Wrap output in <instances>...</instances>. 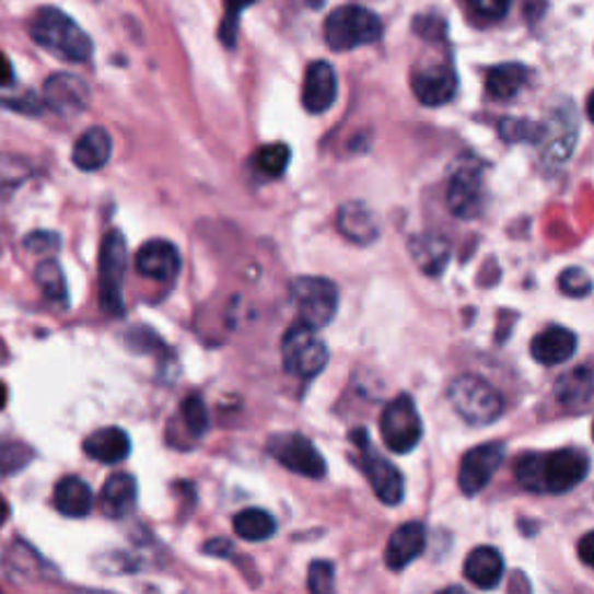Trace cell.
Instances as JSON below:
<instances>
[{
  "label": "cell",
  "mask_w": 594,
  "mask_h": 594,
  "mask_svg": "<svg viewBox=\"0 0 594 594\" xmlns=\"http://www.w3.org/2000/svg\"><path fill=\"white\" fill-rule=\"evenodd\" d=\"M31 37L43 49L72 63L91 59L93 43L86 31L59 8H40L31 19Z\"/></svg>",
  "instance_id": "1"
},
{
  "label": "cell",
  "mask_w": 594,
  "mask_h": 594,
  "mask_svg": "<svg viewBox=\"0 0 594 594\" xmlns=\"http://www.w3.org/2000/svg\"><path fill=\"white\" fill-rule=\"evenodd\" d=\"M449 399L457 416L469 426H490L504 411V397L488 381L478 376H459L451 383Z\"/></svg>",
  "instance_id": "2"
},
{
  "label": "cell",
  "mask_w": 594,
  "mask_h": 594,
  "mask_svg": "<svg viewBox=\"0 0 594 594\" xmlns=\"http://www.w3.org/2000/svg\"><path fill=\"white\" fill-rule=\"evenodd\" d=\"M383 24L381 19L358 5H347L335 10L325 22V40L335 51H351L362 45H374L381 40Z\"/></svg>",
  "instance_id": "3"
},
{
  "label": "cell",
  "mask_w": 594,
  "mask_h": 594,
  "mask_svg": "<svg viewBox=\"0 0 594 594\" xmlns=\"http://www.w3.org/2000/svg\"><path fill=\"white\" fill-rule=\"evenodd\" d=\"M281 356L286 372L300 378H312L328 365V347H325L316 330L304 323H295L283 335Z\"/></svg>",
  "instance_id": "4"
},
{
  "label": "cell",
  "mask_w": 594,
  "mask_h": 594,
  "mask_svg": "<svg viewBox=\"0 0 594 594\" xmlns=\"http://www.w3.org/2000/svg\"><path fill=\"white\" fill-rule=\"evenodd\" d=\"M383 444L393 453H411L423 436V420L409 395H397L391 399L378 420Z\"/></svg>",
  "instance_id": "5"
},
{
  "label": "cell",
  "mask_w": 594,
  "mask_h": 594,
  "mask_svg": "<svg viewBox=\"0 0 594 594\" xmlns=\"http://www.w3.org/2000/svg\"><path fill=\"white\" fill-rule=\"evenodd\" d=\"M128 246L119 230H109L101 246V304L107 314H124V279Z\"/></svg>",
  "instance_id": "6"
},
{
  "label": "cell",
  "mask_w": 594,
  "mask_h": 594,
  "mask_svg": "<svg viewBox=\"0 0 594 594\" xmlns=\"http://www.w3.org/2000/svg\"><path fill=\"white\" fill-rule=\"evenodd\" d=\"M293 300L298 306L300 323L321 330L337 314L339 291L333 281L323 277H300L293 283Z\"/></svg>",
  "instance_id": "7"
},
{
  "label": "cell",
  "mask_w": 594,
  "mask_h": 594,
  "mask_svg": "<svg viewBox=\"0 0 594 594\" xmlns=\"http://www.w3.org/2000/svg\"><path fill=\"white\" fill-rule=\"evenodd\" d=\"M353 442L360 449L362 469H365L368 481L374 488L378 500L388 506H395L405 500V478H401L399 469L391 463V459H386L374 451V446L370 444V439H368V432L356 430Z\"/></svg>",
  "instance_id": "8"
},
{
  "label": "cell",
  "mask_w": 594,
  "mask_h": 594,
  "mask_svg": "<svg viewBox=\"0 0 594 594\" xmlns=\"http://www.w3.org/2000/svg\"><path fill=\"white\" fill-rule=\"evenodd\" d=\"M267 451L279 465L306 478H323L328 469L318 449L302 434H275L267 442Z\"/></svg>",
  "instance_id": "9"
},
{
  "label": "cell",
  "mask_w": 594,
  "mask_h": 594,
  "mask_svg": "<svg viewBox=\"0 0 594 594\" xmlns=\"http://www.w3.org/2000/svg\"><path fill=\"white\" fill-rule=\"evenodd\" d=\"M590 459L579 449H560L541 455V484L544 492L562 494L576 488L587 476Z\"/></svg>",
  "instance_id": "10"
},
{
  "label": "cell",
  "mask_w": 594,
  "mask_h": 594,
  "mask_svg": "<svg viewBox=\"0 0 594 594\" xmlns=\"http://www.w3.org/2000/svg\"><path fill=\"white\" fill-rule=\"evenodd\" d=\"M446 200L457 219H476L481 214L486 202L484 170L476 165H459L449 182Z\"/></svg>",
  "instance_id": "11"
},
{
  "label": "cell",
  "mask_w": 594,
  "mask_h": 594,
  "mask_svg": "<svg viewBox=\"0 0 594 594\" xmlns=\"http://www.w3.org/2000/svg\"><path fill=\"white\" fill-rule=\"evenodd\" d=\"M504 453L506 449L500 442L481 444L471 449L463 457V465H459V490H463L467 497L481 492L490 484L494 471L504 463Z\"/></svg>",
  "instance_id": "12"
},
{
  "label": "cell",
  "mask_w": 594,
  "mask_h": 594,
  "mask_svg": "<svg viewBox=\"0 0 594 594\" xmlns=\"http://www.w3.org/2000/svg\"><path fill=\"white\" fill-rule=\"evenodd\" d=\"M45 103L63 117L82 114L91 103L89 84L70 72H56L45 82Z\"/></svg>",
  "instance_id": "13"
},
{
  "label": "cell",
  "mask_w": 594,
  "mask_h": 594,
  "mask_svg": "<svg viewBox=\"0 0 594 594\" xmlns=\"http://www.w3.org/2000/svg\"><path fill=\"white\" fill-rule=\"evenodd\" d=\"M136 267L142 277L153 281H172L179 275L182 258L177 246L167 240H151L140 246L136 256Z\"/></svg>",
  "instance_id": "14"
},
{
  "label": "cell",
  "mask_w": 594,
  "mask_h": 594,
  "mask_svg": "<svg viewBox=\"0 0 594 594\" xmlns=\"http://www.w3.org/2000/svg\"><path fill=\"white\" fill-rule=\"evenodd\" d=\"M337 101V74L330 63L314 61L304 72L302 86V105L306 112L323 114L328 112Z\"/></svg>",
  "instance_id": "15"
},
{
  "label": "cell",
  "mask_w": 594,
  "mask_h": 594,
  "mask_svg": "<svg viewBox=\"0 0 594 594\" xmlns=\"http://www.w3.org/2000/svg\"><path fill=\"white\" fill-rule=\"evenodd\" d=\"M457 89V77L451 66H434L420 70L414 77V93L418 103L426 107H442L453 101Z\"/></svg>",
  "instance_id": "16"
},
{
  "label": "cell",
  "mask_w": 594,
  "mask_h": 594,
  "mask_svg": "<svg viewBox=\"0 0 594 594\" xmlns=\"http://www.w3.org/2000/svg\"><path fill=\"white\" fill-rule=\"evenodd\" d=\"M426 541H428V534H426V527L420 523L399 525L393 532L388 548H386L388 569H393V571L407 569L418 558V555L426 550Z\"/></svg>",
  "instance_id": "17"
},
{
  "label": "cell",
  "mask_w": 594,
  "mask_h": 594,
  "mask_svg": "<svg viewBox=\"0 0 594 594\" xmlns=\"http://www.w3.org/2000/svg\"><path fill=\"white\" fill-rule=\"evenodd\" d=\"M579 339L571 330L552 325L532 339V358L541 365H562L576 353Z\"/></svg>",
  "instance_id": "18"
},
{
  "label": "cell",
  "mask_w": 594,
  "mask_h": 594,
  "mask_svg": "<svg viewBox=\"0 0 594 594\" xmlns=\"http://www.w3.org/2000/svg\"><path fill=\"white\" fill-rule=\"evenodd\" d=\"M337 225H339V233L343 237L351 240L353 244H360V246L372 244L381 233L378 219L365 202H347V205H343L339 209Z\"/></svg>",
  "instance_id": "19"
},
{
  "label": "cell",
  "mask_w": 594,
  "mask_h": 594,
  "mask_svg": "<svg viewBox=\"0 0 594 594\" xmlns=\"http://www.w3.org/2000/svg\"><path fill=\"white\" fill-rule=\"evenodd\" d=\"M112 156V138L103 126H93L82 132L72 147V163L82 172L101 170Z\"/></svg>",
  "instance_id": "20"
},
{
  "label": "cell",
  "mask_w": 594,
  "mask_h": 594,
  "mask_svg": "<svg viewBox=\"0 0 594 594\" xmlns=\"http://www.w3.org/2000/svg\"><path fill=\"white\" fill-rule=\"evenodd\" d=\"M465 576L469 583H474L481 590H492L500 585L504 576V558L500 555V550H494L490 546L474 548L467 555Z\"/></svg>",
  "instance_id": "21"
},
{
  "label": "cell",
  "mask_w": 594,
  "mask_h": 594,
  "mask_svg": "<svg viewBox=\"0 0 594 594\" xmlns=\"http://www.w3.org/2000/svg\"><path fill=\"white\" fill-rule=\"evenodd\" d=\"M101 504L109 519H126L138 504V481L130 474H112L101 492Z\"/></svg>",
  "instance_id": "22"
},
{
  "label": "cell",
  "mask_w": 594,
  "mask_h": 594,
  "mask_svg": "<svg viewBox=\"0 0 594 594\" xmlns=\"http://www.w3.org/2000/svg\"><path fill=\"white\" fill-rule=\"evenodd\" d=\"M54 504L68 519H84L93 509V490L80 476H66L54 488Z\"/></svg>",
  "instance_id": "23"
},
{
  "label": "cell",
  "mask_w": 594,
  "mask_h": 594,
  "mask_svg": "<svg viewBox=\"0 0 594 594\" xmlns=\"http://www.w3.org/2000/svg\"><path fill=\"white\" fill-rule=\"evenodd\" d=\"M84 453L98 463L114 465L130 455V436L121 428H103L86 436Z\"/></svg>",
  "instance_id": "24"
},
{
  "label": "cell",
  "mask_w": 594,
  "mask_h": 594,
  "mask_svg": "<svg viewBox=\"0 0 594 594\" xmlns=\"http://www.w3.org/2000/svg\"><path fill=\"white\" fill-rule=\"evenodd\" d=\"M409 252L414 263L430 277H436L444 272V267L449 265L451 258V248L449 244L436 237V235H418L411 240Z\"/></svg>",
  "instance_id": "25"
},
{
  "label": "cell",
  "mask_w": 594,
  "mask_h": 594,
  "mask_svg": "<svg viewBox=\"0 0 594 594\" xmlns=\"http://www.w3.org/2000/svg\"><path fill=\"white\" fill-rule=\"evenodd\" d=\"M529 70L521 63H502L494 66L486 77V91L492 101H511L525 86Z\"/></svg>",
  "instance_id": "26"
},
{
  "label": "cell",
  "mask_w": 594,
  "mask_h": 594,
  "mask_svg": "<svg viewBox=\"0 0 594 594\" xmlns=\"http://www.w3.org/2000/svg\"><path fill=\"white\" fill-rule=\"evenodd\" d=\"M233 527L237 536L246 541H267L277 532V523L267 511L263 509H244L235 515Z\"/></svg>",
  "instance_id": "27"
},
{
  "label": "cell",
  "mask_w": 594,
  "mask_h": 594,
  "mask_svg": "<svg viewBox=\"0 0 594 594\" xmlns=\"http://www.w3.org/2000/svg\"><path fill=\"white\" fill-rule=\"evenodd\" d=\"M37 283H40V289L45 291V295L54 302H66L68 298V286H66V277L61 272L59 263L54 260H45L43 265H37L35 272Z\"/></svg>",
  "instance_id": "28"
},
{
  "label": "cell",
  "mask_w": 594,
  "mask_h": 594,
  "mask_svg": "<svg viewBox=\"0 0 594 594\" xmlns=\"http://www.w3.org/2000/svg\"><path fill=\"white\" fill-rule=\"evenodd\" d=\"M515 481L521 484V488L541 494L544 484H541V455L539 453H525L519 463H515Z\"/></svg>",
  "instance_id": "29"
},
{
  "label": "cell",
  "mask_w": 594,
  "mask_h": 594,
  "mask_svg": "<svg viewBox=\"0 0 594 594\" xmlns=\"http://www.w3.org/2000/svg\"><path fill=\"white\" fill-rule=\"evenodd\" d=\"M291 161V149L277 142V144H267L258 151L256 156V165L260 172H265L267 177H279L283 175V170L289 167Z\"/></svg>",
  "instance_id": "30"
},
{
  "label": "cell",
  "mask_w": 594,
  "mask_h": 594,
  "mask_svg": "<svg viewBox=\"0 0 594 594\" xmlns=\"http://www.w3.org/2000/svg\"><path fill=\"white\" fill-rule=\"evenodd\" d=\"M33 463V451L26 444H0V476H12Z\"/></svg>",
  "instance_id": "31"
},
{
  "label": "cell",
  "mask_w": 594,
  "mask_h": 594,
  "mask_svg": "<svg viewBox=\"0 0 594 594\" xmlns=\"http://www.w3.org/2000/svg\"><path fill=\"white\" fill-rule=\"evenodd\" d=\"M256 0H225V14L219 28V37L225 47H235L237 31H240V16L246 8H252Z\"/></svg>",
  "instance_id": "32"
},
{
  "label": "cell",
  "mask_w": 594,
  "mask_h": 594,
  "mask_svg": "<svg viewBox=\"0 0 594 594\" xmlns=\"http://www.w3.org/2000/svg\"><path fill=\"white\" fill-rule=\"evenodd\" d=\"M182 416H184V423H186L188 432L194 436H202L207 432L209 414H207L205 401L198 395H190L188 399H184Z\"/></svg>",
  "instance_id": "33"
},
{
  "label": "cell",
  "mask_w": 594,
  "mask_h": 594,
  "mask_svg": "<svg viewBox=\"0 0 594 594\" xmlns=\"http://www.w3.org/2000/svg\"><path fill=\"white\" fill-rule=\"evenodd\" d=\"M306 583H310V594H337L335 567L325 560H316L310 567V576H306Z\"/></svg>",
  "instance_id": "34"
},
{
  "label": "cell",
  "mask_w": 594,
  "mask_h": 594,
  "mask_svg": "<svg viewBox=\"0 0 594 594\" xmlns=\"http://www.w3.org/2000/svg\"><path fill=\"white\" fill-rule=\"evenodd\" d=\"M560 289L569 298H585L592 291V279L581 270V267H569L560 275Z\"/></svg>",
  "instance_id": "35"
},
{
  "label": "cell",
  "mask_w": 594,
  "mask_h": 594,
  "mask_svg": "<svg viewBox=\"0 0 594 594\" xmlns=\"http://www.w3.org/2000/svg\"><path fill=\"white\" fill-rule=\"evenodd\" d=\"M469 5L486 19H502L511 8V0H469Z\"/></svg>",
  "instance_id": "36"
},
{
  "label": "cell",
  "mask_w": 594,
  "mask_h": 594,
  "mask_svg": "<svg viewBox=\"0 0 594 594\" xmlns=\"http://www.w3.org/2000/svg\"><path fill=\"white\" fill-rule=\"evenodd\" d=\"M579 558H581V562H585L587 567L594 569V529L587 532L579 541Z\"/></svg>",
  "instance_id": "37"
},
{
  "label": "cell",
  "mask_w": 594,
  "mask_h": 594,
  "mask_svg": "<svg viewBox=\"0 0 594 594\" xmlns=\"http://www.w3.org/2000/svg\"><path fill=\"white\" fill-rule=\"evenodd\" d=\"M47 242L59 244V237H54V235H49V233H35V235H31V237L26 240V246L33 248V252H45Z\"/></svg>",
  "instance_id": "38"
},
{
  "label": "cell",
  "mask_w": 594,
  "mask_h": 594,
  "mask_svg": "<svg viewBox=\"0 0 594 594\" xmlns=\"http://www.w3.org/2000/svg\"><path fill=\"white\" fill-rule=\"evenodd\" d=\"M12 80H14L12 63L8 61V56L0 51V86H8Z\"/></svg>",
  "instance_id": "39"
},
{
  "label": "cell",
  "mask_w": 594,
  "mask_h": 594,
  "mask_svg": "<svg viewBox=\"0 0 594 594\" xmlns=\"http://www.w3.org/2000/svg\"><path fill=\"white\" fill-rule=\"evenodd\" d=\"M230 548H233V546H230L228 541H209L205 546V552H209V555H228Z\"/></svg>",
  "instance_id": "40"
},
{
  "label": "cell",
  "mask_w": 594,
  "mask_h": 594,
  "mask_svg": "<svg viewBox=\"0 0 594 594\" xmlns=\"http://www.w3.org/2000/svg\"><path fill=\"white\" fill-rule=\"evenodd\" d=\"M10 519V504L3 494H0V527H3Z\"/></svg>",
  "instance_id": "41"
},
{
  "label": "cell",
  "mask_w": 594,
  "mask_h": 594,
  "mask_svg": "<svg viewBox=\"0 0 594 594\" xmlns=\"http://www.w3.org/2000/svg\"><path fill=\"white\" fill-rule=\"evenodd\" d=\"M5 405H8V386L0 381V409H5Z\"/></svg>",
  "instance_id": "42"
},
{
  "label": "cell",
  "mask_w": 594,
  "mask_h": 594,
  "mask_svg": "<svg viewBox=\"0 0 594 594\" xmlns=\"http://www.w3.org/2000/svg\"><path fill=\"white\" fill-rule=\"evenodd\" d=\"M439 594H469L465 587H459V585H451V587H446V590H442V592H439Z\"/></svg>",
  "instance_id": "43"
},
{
  "label": "cell",
  "mask_w": 594,
  "mask_h": 594,
  "mask_svg": "<svg viewBox=\"0 0 594 594\" xmlns=\"http://www.w3.org/2000/svg\"><path fill=\"white\" fill-rule=\"evenodd\" d=\"M587 117L594 124V91L590 93V98H587Z\"/></svg>",
  "instance_id": "44"
},
{
  "label": "cell",
  "mask_w": 594,
  "mask_h": 594,
  "mask_svg": "<svg viewBox=\"0 0 594 594\" xmlns=\"http://www.w3.org/2000/svg\"><path fill=\"white\" fill-rule=\"evenodd\" d=\"M592 434H594V428H592Z\"/></svg>",
  "instance_id": "45"
},
{
  "label": "cell",
  "mask_w": 594,
  "mask_h": 594,
  "mask_svg": "<svg viewBox=\"0 0 594 594\" xmlns=\"http://www.w3.org/2000/svg\"><path fill=\"white\" fill-rule=\"evenodd\" d=\"M0 594H3V592H0Z\"/></svg>",
  "instance_id": "46"
}]
</instances>
